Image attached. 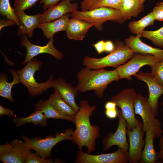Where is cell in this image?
Returning a JSON list of instances; mask_svg holds the SVG:
<instances>
[{
	"mask_svg": "<svg viewBox=\"0 0 163 163\" xmlns=\"http://www.w3.org/2000/svg\"><path fill=\"white\" fill-rule=\"evenodd\" d=\"M155 20L152 11L139 20L130 22L128 26L132 33L137 34L141 33L146 27L153 25Z\"/></svg>",
	"mask_w": 163,
	"mask_h": 163,
	"instance_id": "28",
	"label": "cell"
},
{
	"mask_svg": "<svg viewBox=\"0 0 163 163\" xmlns=\"http://www.w3.org/2000/svg\"><path fill=\"white\" fill-rule=\"evenodd\" d=\"M105 42L103 40L100 41L95 44L93 46L99 54H101L105 51Z\"/></svg>",
	"mask_w": 163,
	"mask_h": 163,
	"instance_id": "38",
	"label": "cell"
},
{
	"mask_svg": "<svg viewBox=\"0 0 163 163\" xmlns=\"http://www.w3.org/2000/svg\"><path fill=\"white\" fill-rule=\"evenodd\" d=\"M71 0H62L59 4L44 10L40 18V23H45L58 19L65 14L77 10L78 4L72 3Z\"/></svg>",
	"mask_w": 163,
	"mask_h": 163,
	"instance_id": "17",
	"label": "cell"
},
{
	"mask_svg": "<svg viewBox=\"0 0 163 163\" xmlns=\"http://www.w3.org/2000/svg\"><path fill=\"white\" fill-rule=\"evenodd\" d=\"M42 64L43 62L33 58L22 69L17 71L20 82L26 87L29 94L33 98L52 87L54 79L53 75H51L47 81L42 83L37 82L34 78V73L40 70Z\"/></svg>",
	"mask_w": 163,
	"mask_h": 163,
	"instance_id": "4",
	"label": "cell"
},
{
	"mask_svg": "<svg viewBox=\"0 0 163 163\" xmlns=\"http://www.w3.org/2000/svg\"><path fill=\"white\" fill-rule=\"evenodd\" d=\"M127 152L119 147L116 152L98 155H91L82 151L77 152L75 162L77 163H127Z\"/></svg>",
	"mask_w": 163,
	"mask_h": 163,
	"instance_id": "12",
	"label": "cell"
},
{
	"mask_svg": "<svg viewBox=\"0 0 163 163\" xmlns=\"http://www.w3.org/2000/svg\"><path fill=\"white\" fill-rule=\"evenodd\" d=\"M15 13L20 22V24L18 26V35L25 34L29 38L32 37L34 29L37 28L40 23L39 19L42 13L30 15L25 14L24 11Z\"/></svg>",
	"mask_w": 163,
	"mask_h": 163,
	"instance_id": "20",
	"label": "cell"
},
{
	"mask_svg": "<svg viewBox=\"0 0 163 163\" xmlns=\"http://www.w3.org/2000/svg\"><path fill=\"white\" fill-rule=\"evenodd\" d=\"M144 133L141 122L132 129H126L129 141L127 153L128 162L140 163L145 143V140L143 138Z\"/></svg>",
	"mask_w": 163,
	"mask_h": 163,
	"instance_id": "10",
	"label": "cell"
},
{
	"mask_svg": "<svg viewBox=\"0 0 163 163\" xmlns=\"http://www.w3.org/2000/svg\"><path fill=\"white\" fill-rule=\"evenodd\" d=\"M14 115V111L12 110L5 108L0 105V117L5 115L9 117H12Z\"/></svg>",
	"mask_w": 163,
	"mask_h": 163,
	"instance_id": "37",
	"label": "cell"
},
{
	"mask_svg": "<svg viewBox=\"0 0 163 163\" xmlns=\"http://www.w3.org/2000/svg\"><path fill=\"white\" fill-rule=\"evenodd\" d=\"M0 12L1 15L5 16L8 19L14 21L18 26L20 25V20L14 10L11 7L9 0H0Z\"/></svg>",
	"mask_w": 163,
	"mask_h": 163,
	"instance_id": "29",
	"label": "cell"
},
{
	"mask_svg": "<svg viewBox=\"0 0 163 163\" xmlns=\"http://www.w3.org/2000/svg\"><path fill=\"white\" fill-rule=\"evenodd\" d=\"M134 76L137 79L145 82L147 85L149 92L148 101L152 111L155 117L158 113V100L163 94V87L154 79L150 73L139 71Z\"/></svg>",
	"mask_w": 163,
	"mask_h": 163,
	"instance_id": "16",
	"label": "cell"
},
{
	"mask_svg": "<svg viewBox=\"0 0 163 163\" xmlns=\"http://www.w3.org/2000/svg\"><path fill=\"white\" fill-rule=\"evenodd\" d=\"M34 107L35 110L41 111L47 119L66 120L75 122L74 116L66 115L60 113L51 104L48 100H40L35 104Z\"/></svg>",
	"mask_w": 163,
	"mask_h": 163,
	"instance_id": "23",
	"label": "cell"
},
{
	"mask_svg": "<svg viewBox=\"0 0 163 163\" xmlns=\"http://www.w3.org/2000/svg\"><path fill=\"white\" fill-rule=\"evenodd\" d=\"M53 161L51 158L47 159L40 156L36 153H34L30 150L29 151L25 163H52Z\"/></svg>",
	"mask_w": 163,
	"mask_h": 163,
	"instance_id": "34",
	"label": "cell"
},
{
	"mask_svg": "<svg viewBox=\"0 0 163 163\" xmlns=\"http://www.w3.org/2000/svg\"><path fill=\"white\" fill-rule=\"evenodd\" d=\"M70 16L95 24L98 31L103 29V24L108 21L123 23V20L120 10L107 8L100 7L86 11H75Z\"/></svg>",
	"mask_w": 163,
	"mask_h": 163,
	"instance_id": "5",
	"label": "cell"
},
{
	"mask_svg": "<svg viewBox=\"0 0 163 163\" xmlns=\"http://www.w3.org/2000/svg\"><path fill=\"white\" fill-rule=\"evenodd\" d=\"M94 26V24L72 18L69 19L66 30V36L70 39L82 40L88 29Z\"/></svg>",
	"mask_w": 163,
	"mask_h": 163,
	"instance_id": "21",
	"label": "cell"
},
{
	"mask_svg": "<svg viewBox=\"0 0 163 163\" xmlns=\"http://www.w3.org/2000/svg\"><path fill=\"white\" fill-rule=\"evenodd\" d=\"M97 0H83L80 4L81 8L84 10H87L90 6Z\"/></svg>",
	"mask_w": 163,
	"mask_h": 163,
	"instance_id": "41",
	"label": "cell"
},
{
	"mask_svg": "<svg viewBox=\"0 0 163 163\" xmlns=\"http://www.w3.org/2000/svg\"><path fill=\"white\" fill-rule=\"evenodd\" d=\"M9 71L12 74L13 80L11 82L7 81L8 76L4 73H1L0 75V96L5 98L11 102H14V100L11 95V89L13 86L20 82L19 76L14 69H10Z\"/></svg>",
	"mask_w": 163,
	"mask_h": 163,
	"instance_id": "24",
	"label": "cell"
},
{
	"mask_svg": "<svg viewBox=\"0 0 163 163\" xmlns=\"http://www.w3.org/2000/svg\"><path fill=\"white\" fill-rule=\"evenodd\" d=\"M25 142L15 139L0 145V161L4 163H25L29 151Z\"/></svg>",
	"mask_w": 163,
	"mask_h": 163,
	"instance_id": "8",
	"label": "cell"
},
{
	"mask_svg": "<svg viewBox=\"0 0 163 163\" xmlns=\"http://www.w3.org/2000/svg\"><path fill=\"white\" fill-rule=\"evenodd\" d=\"M134 107L135 114L139 115L142 118L144 132L152 127L161 126L160 120L154 115L146 97L136 93Z\"/></svg>",
	"mask_w": 163,
	"mask_h": 163,
	"instance_id": "14",
	"label": "cell"
},
{
	"mask_svg": "<svg viewBox=\"0 0 163 163\" xmlns=\"http://www.w3.org/2000/svg\"><path fill=\"white\" fill-rule=\"evenodd\" d=\"M114 45V50L106 56L99 58L85 56L83 60V65L94 69L107 67H117L125 63L135 53L122 41L117 40Z\"/></svg>",
	"mask_w": 163,
	"mask_h": 163,
	"instance_id": "3",
	"label": "cell"
},
{
	"mask_svg": "<svg viewBox=\"0 0 163 163\" xmlns=\"http://www.w3.org/2000/svg\"><path fill=\"white\" fill-rule=\"evenodd\" d=\"M155 20L163 21V5L157 3L152 11Z\"/></svg>",
	"mask_w": 163,
	"mask_h": 163,
	"instance_id": "35",
	"label": "cell"
},
{
	"mask_svg": "<svg viewBox=\"0 0 163 163\" xmlns=\"http://www.w3.org/2000/svg\"><path fill=\"white\" fill-rule=\"evenodd\" d=\"M51 104L58 111L64 114L75 116L76 112L62 98L58 91L54 89L53 93L48 99Z\"/></svg>",
	"mask_w": 163,
	"mask_h": 163,
	"instance_id": "27",
	"label": "cell"
},
{
	"mask_svg": "<svg viewBox=\"0 0 163 163\" xmlns=\"http://www.w3.org/2000/svg\"><path fill=\"white\" fill-rule=\"evenodd\" d=\"M60 0H41L40 3L43 4L42 9L44 11L57 5Z\"/></svg>",
	"mask_w": 163,
	"mask_h": 163,
	"instance_id": "36",
	"label": "cell"
},
{
	"mask_svg": "<svg viewBox=\"0 0 163 163\" xmlns=\"http://www.w3.org/2000/svg\"><path fill=\"white\" fill-rule=\"evenodd\" d=\"M119 123L117 129L114 133H108L103 140V149L107 151L111 146L116 145L123 151L127 152L129 144L126 139V122L121 110H118Z\"/></svg>",
	"mask_w": 163,
	"mask_h": 163,
	"instance_id": "13",
	"label": "cell"
},
{
	"mask_svg": "<svg viewBox=\"0 0 163 163\" xmlns=\"http://www.w3.org/2000/svg\"><path fill=\"white\" fill-rule=\"evenodd\" d=\"M123 1V0H97L90 6L88 10L100 7H107L120 10Z\"/></svg>",
	"mask_w": 163,
	"mask_h": 163,
	"instance_id": "30",
	"label": "cell"
},
{
	"mask_svg": "<svg viewBox=\"0 0 163 163\" xmlns=\"http://www.w3.org/2000/svg\"><path fill=\"white\" fill-rule=\"evenodd\" d=\"M143 10V5L138 0H123L120 10L125 21L132 17H137Z\"/></svg>",
	"mask_w": 163,
	"mask_h": 163,
	"instance_id": "25",
	"label": "cell"
},
{
	"mask_svg": "<svg viewBox=\"0 0 163 163\" xmlns=\"http://www.w3.org/2000/svg\"><path fill=\"white\" fill-rule=\"evenodd\" d=\"M157 3L163 5V2H159Z\"/></svg>",
	"mask_w": 163,
	"mask_h": 163,
	"instance_id": "45",
	"label": "cell"
},
{
	"mask_svg": "<svg viewBox=\"0 0 163 163\" xmlns=\"http://www.w3.org/2000/svg\"><path fill=\"white\" fill-rule=\"evenodd\" d=\"M162 107H163V102H162Z\"/></svg>",
	"mask_w": 163,
	"mask_h": 163,
	"instance_id": "48",
	"label": "cell"
},
{
	"mask_svg": "<svg viewBox=\"0 0 163 163\" xmlns=\"http://www.w3.org/2000/svg\"><path fill=\"white\" fill-rule=\"evenodd\" d=\"M52 88L58 91L62 98L75 112L78 111L79 106L77 104L75 100L78 91L76 87L66 82L64 78L59 77L53 80Z\"/></svg>",
	"mask_w": 163,
	"mask_h": 163,
	"instance_id": "19",
	"label": "cell"
},
{
	"mask_svg": "<svg viewBox=\"0 0 163 163\" xmlns=\"http://www.w3.org/2000/svg\"><path fill=\"white\" fill-rule=\"evenodd\" d=\"M141 33L136 36H130L124 39L125 43L134 53L141 54H151L159 62L163 60V50L150 46L143 43L140 39Z\"/></svg>",
	"mask_w": 163,
	"mask_h": 163,
	"instance_id": "18",
	"label": "cell"
},
{
	"mask_svg": "<svg viewBox=\"0 0 163 163\" xmlns=\"http://www.w3.org/2000/svg\"><path fill=\"white\" fill-rule=\"evenodd\" d=\"M17 24L15 22L10 20L2 19L0 21V30L5 27L12 26Z\"/></svg>",
	"mask_w": 163,
	"mask_h": 163,
	"instance_id": "40",
	"label": "cell"
},
{
	"mask_svg": "<svg viewBox=\"0 0 163 163\" xmlns=\"http://www.w3.org/2000/svg\"><path fill=\"white\" fill-rule=\"evenodd\" d=\"M91 69L86 67L78 72V83L76 87L80 92L94 90L99 98H102L107 85L119 79L118 73L116 69L111 71L104 68Z\"/></svg>",
	"mask_w": 163,
	"mask_h": 163,
	"instance_id": "2",
	"label": "cell"
},
{
	"mask_svg": "<svg viewBox=\"0 0 163 163\" xmlns=\"http://www.w3.org/2000/svg\"><path fill=\"white\" fill-rule=\"evenodd\" d=\"M73 131L72 128H69L64 133L56 132L55 136L49 135L42 139L37 137L29 139L23 135L21 137L29 149L34 150L40 156L47 158L51 157L52 149L56 144L63 140H71Z\"/></svg>",
	"mask_w": 163,
	"mask_h": 163,
	"instance_id": "6",
	"label": "cell"
},
{
	"mask_svg": "<svg viewBox=\"0 0 163 163\" xmlns=\"http://www.w3.org/2000/svg\"><path fill=\"white\" fill-rule=\"evenodd\" d=\"M138 0L140 2L141 4V5H143L142 4V1L143 0Z\"/></svg>",
	"mask_w": 163,
	"mask_h": 163,
	"instance_id": "46",
	"label": "cell"
},
{
	"mask_svg": "<svg viewBox=\"0 0 163 163\" xmlns=\"http://www.w3.org/2000/svg\"><path fill=\"white\" fill-rule=\"evenodd\" d=\"M163 131L161 126H158L152 127L145 132V143L140 163L158 162L160 158L155 149L154 141L155 138H160Z\"/></svg>",
	"mask_w": 163,
	"mask_h": 163,
	"instance_id": "15",
	"label": "cell"
},
{
	"mask_svg": "<svg viewBox=\"0 0 163 163\" xmlns=\"http://www.w3.org/2000/svg\"><path fill=\"white\" fill-rule=\"evenodd\" d=\"M53 40L54 37H53L50 38L49 41L46 45L41 46L32 43L26 35H21L20 44L21 46L25 47L27 52L25 57L22 64L24 65L34 57L43 53L49 54L58 60H61L63 57V55L62 52L58 50L55 47L53 43Z\"/></svg>",
	"mask_w": 163,
	"mask_h": 163,
	"instance_id": "11",
	"label": "cell"
},
{
	"mask_svg": "<svg viewBox=\"0 0 163 163\" xmlns=\"http://www.w3.org/2000/svg\"><path fill=\"white\" fill-rule=\"evenodd\" d=\"M159 61L151 54L134 53L130 60L125 64L119 66L116 69L118 73L119 79L126 78L131 80V76L134 75L142 66L157 64Z\"/></svg>",
	"mask_w": 163,
	"mask_h": 163,
	"instance_id": "9",
	"label": "cell"
},
{
	"mask_svg": "<svg viewBox=\"0 0 163 163\" xmlns=\"http://www.w3.org/2000/svg\"><path fill=\"white\" fill-rule=\"evenodd\" d=\"M104 48L105 51L110 53L114 49V44L110 40L105 42Z\"/></svg>",
	"mask_w": 163,
	"mask_h": 163,
	"instance_id": "42",
	"label": "cell"
},
{
	"mask_svg": "<svg viewBox=\"0 0 163 163\" xmlns=\"http://www.w3.org/2000/svg\"><path fill=\"white\" fill-rule=\"evenodd\" d=\"M145 0H143L142 2V4L143 5V3L144 2H145Z\"/></svg>",
	"mask_w": 163,
	"mask_h": 163,
	"instance_id": "47",
	"label": "cell"
},
{
	"mask_svg": "<svg viewBox=\"0 0 163 163\" xmlns=\"http://www.w3.org/2000/svg\"><path fill=\"white\" fill-rule=\"evenodd\" d=\"M144 35L155 45L163 48V26L156 30L145 31Z\"/></svg>",
	"mask_w": 163,
	"mask_h": 163,
	"instance_id": "31",
	"label": "cell"
},
{
	"mask_svg": "<svg viewBox=\"0 0 163 163\" xmlns=\"http://www.w3.org/2000/svg\"><path fill=\"white\" fill-rule=\"evenodd\" d=\"M95 105L90 106L87 100L80 102L79 110L74 117L76 128L71 136V140L78 146L79 150L82 151L83 146L87 149V153L90 154L95 148V140L100 135L99 127L92 125L90 117L93 114L96 109Z\"/></svg>",
	"mask_w": 163,
	"mask_h": 163,
	"instance_id": "1",
	"label": "cell"
},
{
	"mask_svg": "<svg viewBox=\"0 0 163 163\" xmlns=\"http://www.w3.org/2000/svg\"><path fill=\"white\" fill-rule=\"evenodd\" d=\"M136 93L133 88H127L113 96L111 101L119 107L126 122L127 128L132 129L140 123L135 116L134 104Z\"/></svg>",
	"mask_w": 163,
	"mask_h": 163,
	"instance_id": "7",
	"label": "cell"
},
{
	"mask_svg": "<svg viewBox=\"0 0 163 163\" xmlns=\"http://www.w3.org/2000/svg\"><path fill=\"white\" fill-rule=\"evenodd\" d=\"M38 0H14L13 9L15 12L24 11L31 8Z\"/></svg>",
	"mask_w": 163,
	"mask_h": 163,
	"instance_id": "33",
	"label": "cell"
},
{
	"mask_svg": "<svg viewBox=\"0 0 163 163\" xmlns=\"http://www.w3.org/2000/svg\"><path fill=\"white\" fill-rule=\"evenodd\" d=\"M160 150L158 152L159 158L163 160V135L161 136L159 142Z\"/></svg>",
	"mask_w": 163,
	"mask_h": 163,
	"instance_id": "43",
	"label": "cell"
},
{
	"mask_svg": "<svg viewBox=\"0 0 163 163\" xmlns=\"http://www.w3.org/2000/svg\"><path fill=\"white\" fill-rule=\"evenodd\" d=\"M47 118L44 113L40 110H36L29 116L24 118L14 117L13 122L17 127L27 123H33L34 125H40L44 127L47 124Z\"/></svg>",
	"mask_w": 163,
	"mask_h": 163,
	"instance_id": "26",
	"label": "cell"
},
{
	"mask_svg": "<svg viewBox=\"0 0 163 163\" xmlns=\"http://www.w3.org/2000/svg\"><path fill=\"white\" fill-rule=\"evenodd\" d=\"M105 114L106 116L109 119H115L118 117V110H117V108L106 110Z\"/></svg>",
	"mask_w": 163,
	"mask_h": 163,
	"instance_id": "39",
	"label": "cell"
},
{
	"mask_svg": "<svg viewBox=\"0 0 163 163\" xmlns=\"http://www.w3.org/2000/svg\"><path fill=\"white\" fill-rule=\"evenodd\" d=\"M152 72L150 73L154 79L163 87V60L157 64L150 66Z\"/></svg>",
	"mask_w": 163,
	"mask_h": 163,
	"instance_id": "32",
	"label": "cell"
},
{
	"mask_svg": "<svg viewBox=\"0 0 163 163\" xmlns=\"http://www.w3.org/2000/svg\"><path fill=\"white\" fill-rule=\"evenodd\" d=\"M117 105L116 103L111 101L107 102L105 105L106 110L112 109L116 108Z\"/></svg>",
	"mask_w": 163,
	"mask_h": 163,
	"instance_id": "44",
	"label": "cell"
},
{
	"mask_svg": "<svg viewBox=\"0 0 163 163\" xmlns=\"http://www.w3.org/2000/svg\"><path fill=\"white\" fill-rule=\"evenodd\" d=\"M70 16V14L68 13L56 20L40 23L37 28L42 30L45 37L50 39L58 32L66 31Z\"/></svg>",
	"mask_w": 163,
	"mask_h": 163,
	"instance_id": "22",
	"label": "cell"
}]
</instances>
